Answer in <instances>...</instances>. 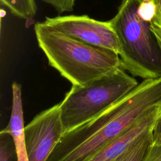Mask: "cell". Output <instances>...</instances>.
Segmentation results:
<instances>
[{
	"mask_svg": "<svg viewBox=\"0 0 161 161\" xmlns=\"http://www.w3.org/2000/svg\"><path fill=\"white\" fill-rule=\"evenodd\" d=\"M157 11V6L154 0H142L138 8L140 18L145 21L150 23Z\"/></svg>",
	"mask_w": 161,
	"mask_h": 161,
	"instance_id": "12",
	"label": "cell"
},
{
	"mask_svg": "<svg viewBox=\"0 0 161 161\" xmlns=\"http://www.w3.org/2000/svg\"><path fill=\"white\" fill-rule=\"evenodd\" d=\"M43 23L84 43L119 53L118 39L110 20L102 21L86 14H71L47 17Z\"/></svg>",
	"mask_w": 161,
	"mask_h": 161,
	"instance_id": "5",
	"label": "cell"
},
{
	"mask_svg": "<svg viewBox=\"0 0 161 161\" xmlns=\"http://www.w3.org/2000/svg\"><path fill=\"white\" fill-rule=\"evenodd\" d=\"M153 143L152 146L161 147V115L156 121L153 131Z\"/></svg>",
	"mask_w": 161,
	"mask_h": 161,
	"instance_id": "15",
	"label": "cell"
},
{
	"mask_svg": "<svg viewBox=\"0 0 161 161\" xmlns=\"http://www.w3.org/2000/svg\"><path fill=\"white\" fill-rule=\"evenodd\" d=\"M53 7L58 13L70 12L73 10L76 0H43Z\"/></svg>",
	"mask_w": 161,
	"mask_h": 161,
	"instance_id": "14",
	"label": "cell"
},
{
	"mask_svg": "<svg viewBox=\"0 0 161 161\" xmlns=\"http://www.w3.org/2000/svg\"><path fill=\"white\" fill-rule=\"evenodd\" d=\"M40 48L50 66L72 85L83 86L122 67L119 55L38 22L34 26Z\"/></svg>",
	"mask_w": 161,
	"mask_h": 161,
	"instance_id": "2",
	"label": "cell"
},
{
	"mask_svg": "<svg viewBox=\"0 0 161 161\" xmlns=\"http://www.w3.org/2000/svg\"><path fill=\"white\" fill-rule=\"evenodd\" d=\"M24 132L29 161H47L64 133L60 103L35 116Z\"/></svg>",
	"mask_w": 161,
	"mask_h": 161,
	"instance_id": "6",
	"label": "cell"
},
{
	"mask_svg": "<svg viewBox=\"0 0 161 161\" xmlns=\"http://www.w3.org/2000/svg\"><path fill=\"white\" fill-rule=\"evenodd\" d=\"M161 105V77L147 79L109 109L64 133L47 161H87L157 106Z\"/></svg>",
	"mask_w": 161,
	"mask_h": 161,
	"instance_id": "1",
	"label": "cell"
},
{
	"mask_svg": "<svg viewBox=\"0 0 161 161\" xmlns=\"http://www.w3.org/2000/svg\"><path fill=\"white\" fill-rule=\"evenodd\" d=\"M1 4L15 16L25 19H31L36 14L35 0H0Z\"/></svg>",
	"mask_w": 161,
	"mask_h": 161,
	"instance_id": "10",
	"label": "cell"
},
{
	"mask_svg": "<svg viewBox=\"0 0 161 161\" xmlns=\"http://www.w3.org/2000/svg\"><path fill=\"white\" fill-rule=\"evenodd\" d=\"M0 161H18L12 136L8 133H0Z\"/></svg>",
	"mask_w": 161,
	"mask_h": 161,
	"instance_id": "11",
	"label": "cell"
},
{
	"mask_svg": "<svg viewBox=\"0 0 161 161\" xmlns=\"http://www.w3.org/2000/svg\"><path fill=\"white\" fill-rule=\"evenodd\" d=\"M152 131L153 130H150L140 136L121 155L112 161H143L153 143Z\"/></svg>",
	"mask_w": 161,
	"mask_h": 161,
	"instance_id": "9",
	"label": "cell"
},
{
	"mask_svg": "<svg viewBox=\"0 0 161 161\" xmlns=\"http://www.w3.org/2000/svg\"><path fill=\"white\" fill-rule=\"evenodd\" d=\"M143 161H161V147L151 146Z\"/></svg>",
	"mask_w": 161,
	"mask_h": 161,
	"instance_id": "16",
	"label": "cell"
},
{
	"mask_svg": "<svg viewBox=\"0 0 161 161\" xmlns=\"http://www.w3.org/2000/svg\"><path fill=\"white\" fill-rule=\"evenodd\" d=\"M161 115V105L128 127L121 135L108 143L87 161H112L121 155L136 140L153 130Z\"/></svg>",
	"mask_w": 161,
	"mask_h": 161,
	"instance_id": "7",
	"label": "cell"
},
{
	"mask_svg": "<svg viewBox=\"0 0 161 161\" xmlns=\"http://www.w3.org/2000/svg\"><path fill=\"white\" fill-rule=\"evenodd\" d=\"M156 6V14L151 21L150 28L161 47V0H154Z\"/></svg>",
	"mask_w": 161,
	"mask_h": 161,
	"instance_id": "13",
	"label": "cell"
},
{
	"mask_svg": "<svg viewBox=\"0 0 161 161\" xmlns=\"http://www.w3.org/2000/svg\"><path fill=\"white\" fill-rule=\"evenodd\" d=\"M123 67L85 85H72L60 103L64 133L97 117L138 84Z\"/></svg>",
	"mask_w": 161,
	"mask_h": 161,
	"instance_id": "4",
	"label": "cell"
},
{
	"mask_svg": "<svg viewBox=\"0 0 161 161\" xmlns=\"http://www.w3.org/2000/svg\"><path fill=\"white\" fill-rule=\"evenodd\" d=\"M142 0H121L110 19L117 35L122 67L133 76L147 79L161 77V47L150 23L142 19L138 8Z\"/></svg>",
	"mask_w": 161,
	"mask_h": 161,
	"instance_id": "3",
	"label": "cell"
},
{
	"mask_svg": "<svg viewBox=\"0 0 161 161\" xmlns=\"http://www.w3.org/2000/svg\"><path fill=\"white\" fill-rule=\"evenodd\" d=\"M12 88V107L10 119L6 127L1 130L9 133L13 138L18 161H29L24 132L23 111L21 86L14 82Z\"/></svg>",
	"mask_w": 161,
	"mask_h": 161,
	"instance_id": "8",
	"label": "cell"
}]
</instances>
